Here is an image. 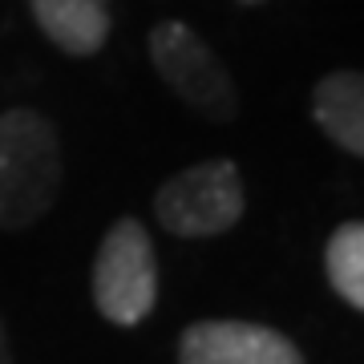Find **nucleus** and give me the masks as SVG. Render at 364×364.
Instances as JSON below:
<instances>
[{
	"instance_id": "nucleus-2",
	"label": "nucleus",
	"mask_w": 364,
	"mask_h": 364,
	"mask_svg": "<svg viewBox=\"0 0 364 364\" xmlns=\"http://www.w3.org/2000/svg\"><path fill=\"white\" fill-rule=\"evenodd\" d=\"M158 299V259L154 243L138 219H117L97 243L93 259V304L117 328L142 324Z\"/></svg>"
},
{
	"instance_id": "nucleus-10",
	"label": "nucleus",
	"mask_w": 364,
	"mask_h": 364,
	"mask_svg": "<svg viewBox=\"0 0 364 364\" xmlns=\"http://www.w3.org/2000/svg\"><path fill=\"white\" fill-rule=\"evenodd\" d=\"M239 4H251V9H255V4H267V0H239Z\"/></svg>"
},
{
	"instance_id": "nucleus-1",
	"label": "nucleus",
	"mask_w": 364,
	"mask_h": 364,
	"mask_svg": "<svg viewBox=\"0 0 364 364\" xmlns=\"http://www.w3.org/2000/svg\"><path fill=\"white\" fill-rule=\"evenodd\" d=\"M61 134L37 109L0 114V231H25L61 195Z\"/></svg>"
},
{
	"instance_id": "nucleus-7",
	"label": "nucleus",
	"mask_w": 364,
	"mask_h": 364,
	"mask_svg": "<svg viewBox=\"0 0 364 364\" xmlns=\"http://www.w3.org/2000/svg\"><path fill=\"white\" fill-rule=\"evenodd\" d=\"M312 117L340 150L364 158V73L336 69L320 77L312 93Z\"/></svg>"
},
{
	"instance_id": "nucleus-8",
	"label": "nucleus",
	"mask_w": 364,
	"mask_h": 364,
	"mask_svg": "<svg viewBox=\"0 0 364 364\" xmlns=\"http://www.w3.org/2000/svg\"><path fill=\"white\" fill-rule=\"evenodd\" d=\"M324 272L336 296L364 312V223H344L324 247Z\"/></svg>"
},
{
	"instance_id": "nucleus-4",
	"label": "nucleus",
	"mask_w": 364,
	"mask_h": 364,
	"mask_svg": "<svg viewBox=\"0 0 364 364\" xmlns=\"http://www.w3.org/2000/svg\"><path fill=\"white\" fill-rule=\"evenodd\" d=\"M243 207H247L243 174L227 158L198 162V166L170 174L154 195L162 227L182 239H210V235L231 231L243 219Z\"/></svg>"
},
{
	"instance_id": "nucleus-9",
	"label": "nucleus",
	"mask_w": 364,
	"mask_h": 364,
	"mask_svg": "<svg viewBox=\"0 0 364 364\" xmlns=\"http://www.w3.org/2000/svg\"><path fill=\"white\" fill-rule=\"evenodd\" d=\"M0 364H13V352H9V332H4V320H0Z\"/></svg>"
},
{
	"instance_id": "nucleus-3",
	"label": "nucleus",
	"mask_w": 364,
	"mask_h": 364,
	"mask_svg": "<svg viewBox=\"0 0 364 364\" xmlns=\"http://www.w3.org/2000/svg\"><path fill=\"white\" fill-rule=\"evenodd\" d=\"M150 61L158 77L182 105H191L207 122H231L239 114V93L219 61V53L182 21H158L150 28Z\"/></svg>"
},
{
	"instance_id": "nucleus-6",
	"label": "nucleus",
	"mask_w": 364,
	"mask_h": 364,
	"mask_svg": "<svg viewBox=\"0 0 364 364\" xmlns=\"http://www.w3.org/2000/svg\"><path fill=\"white\" fill-rule=\"evenodd\" d=\"M41 33L69 57H93L109 37L105 0H28Z\"/></svg>"
},
{
	"instance_id": "nucleus-5",
	"label": "nucleus",
	"mask_w": 364,
	"mask_h": 364,
	"mask_svg": "<svg viewBox=\"0 0 364 364\" xmlns=\"http://www.w3.org/2000/svg\"><path fill=\"white\" fill-rule=\"evenodd\" d=\"M178 364H304V356L267 324L198 320L178 336Z\"/></svg>"
}]
</instances>
